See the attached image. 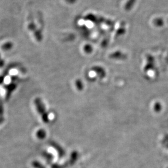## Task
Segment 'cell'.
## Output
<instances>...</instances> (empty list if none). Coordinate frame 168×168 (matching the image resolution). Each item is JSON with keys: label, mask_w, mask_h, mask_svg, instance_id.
<instances>
[{"label": "cell", "mask_w": 168, "mask_h": 168, "mask_svg": "<svg viewBox=\"0 0 168 168\" xmlns=\"http://www.w3.org/2000/svg\"><path fill=\"white\" fill-rule=\"evenodd\" d=\"M35 104L37 106L38 111L40 114L42 115L43 121L45 122H47L48 120L47 114L46 113V109L44 110V107L43 106L42 101L40 99H36V100H35Z\"/></svg>", "instance_id": "1"}, {"label": "cell", "mask_w": 168, "mask_h": 168, "mask_svg": "<svg viewBox=\"0 0 168 168\" xmlns=\"http://www.w3.org/2000/svg\"><path fill=\"white\" fill-rule=\"evenodd\" d=\"M15 87H16L15 84H11V85H10L7 88V90H8V94H7V98H8L9 95L11 94V92L14 90Z\"/></svg>", "instance_id": "2"}, {"label": "cell", "mask_w": 168, "mask_h": 168, "mask_svg": "<svg viewBox=\"0 0 168 168\" xmlns=\"http://www.w3.org/2000/svg\"><path fill=\"white\" fill-rule=\"evenodd\" d=\"M12 46H13V45H12L11 43H7V44H5V45L2 46V49H3L4 50H8V49H11Z\"/></svg>", "instance_id": "3"}, {"label": "cell", "mask_w": 168, "mask_h": 168, "mask_svg": "<svg viewBox=\"0 0 168 168\" xmlns=\"http://www.w3.org/2000/svg\"><path fill=\"white\" fill-rule=\"evenodd\" d=\"M44 134H45V133L44 132L42 131V130H40V131L38 132L37 136H38L39 138H44L43 137L44 136Z\"/></svg>", "instance_id": "4"}, {"label": "cell", "mask_w": 168, "mask_h": 168, "mask_svg": "<svg viewBox=\"0 0 168 168\" xmlns=\"http://www.w3.org/2000/svg\"><path fill=\"white\" fill-rule=\"evenodd\" d=\"M3 114V107L2 104H0V115Z\"/></svg>", "instance_id": "5"}, {"label": "cell", "mask_w": 168, "mask_h": 168, "mask_svg": "<svg viewBox=\"0 0 168 168\" xmlns=\"http://www.w3.org/2000/svg\"><path fill=\"white\" fill-rule=\"evenodd\" d=\"M3 121H4V119L3 117H0V124L3 122Z\"/></svg>", "instance_id": "6"}]
</instances>
